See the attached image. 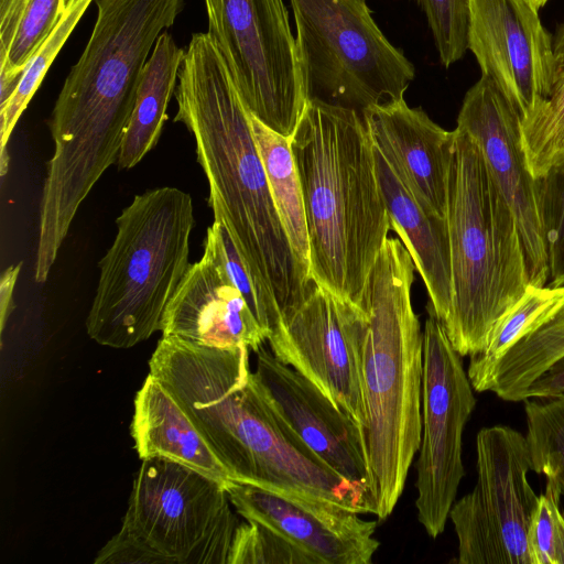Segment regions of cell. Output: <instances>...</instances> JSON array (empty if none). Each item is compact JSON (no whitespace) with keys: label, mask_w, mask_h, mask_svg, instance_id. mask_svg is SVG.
<instances>
[{"label":"cell","mask_w":564,"mask_h":564,"mask_svg":"<svg viewBox=\"0 0 564 564\" xmlns=\"http://www.w3.org/2000/svg\"><path fill=\"white\" fill-rule=\"evenodd\" d=\"M524 412L532 470L554 480L564 495V394L525 399Z\"/></svg>","instance_id":"cell-28"},{"label":"cell","mask_w":564,"mask_h":564,"mask_svg":"<svg viewBox=\"0 0 564 564\" xmlns=\"http://www.w3.org/2000/svg\"><path fill=\"white\" fill-rule=\"evenodd\" d=\"M563 356L564 306L501 358L494 371L490 391L506 401H522L527 388Z\"/></svg>","instance_id":"cell-25"},{"label":"cell","mask_w":564,"mask_h":564,"mask_svg":"<svg viewBox=\"0 0 564 564\" xmlns=\"http://www.w3.org/2000/svg\"><path fill=\"white\" fill-rule=\"evenodd\" d=\"M425 13L441 63L449 67L468 50L469 0H413Z\"/></svg>","instance_id":"cell-33"},{"label":"cell","mask_w":564,"mask_h":564,"mask_svg":"<svg viewBox=\"0 0 564 564\" xmlns=\"http://www.w3.org/2000/svg\"><path fill=\"white\" fill-rule=\"evenodd\" d=\"M373 145V144H372ZM377 174L389 212L391 229L401 238L430 296L441 323L451 308V253L446 218L423 208L373 147Z\"/></svg>","instance_id":"cell-20"},{"label":"cell","mask_w":564,"mask_h":564,"mask_svg":"<svg viewBox=\"0 0 564 564\" xmlns=\"http://www.w3.org/2000/svg\"><path fill=\"white\" fill-rule=\"evenodd\" d=\"M116 225L115 240L98 263L86 329L102 346L129 348L162 329L166 306L189 269L192 197L172 186L148 189L122 209Z\"/></svg>","instance_id":"cell-7"},{"label":"cell","mask_w":564,"mask_h":564,"mask_svg":"<svg viewBox=\"0 0 564 564\" xmlns=\"http://www.w3.org/2000/svg\"><path fill=\"white\" fill-rule=\"evenodd\" d=\"M131 436L141 459L166 458L225 487L232 480L184 409L152 373L135 394Z\"/></svg>","instance_id":"cell-21"},{"label":"cell","mask_w":564,"mask_h":564,"mask_svg":"<svg viewBox=\"0 0 564 564\" xmlns=\"http://www.w3.org/2000/svg\"><path fill=\"white\" fill-rule=\"evenodd\" d=\"M253 139L263 163L271 196L303 280L310 284V240L302 184L290 139L249 112Z\"/></svg>","instance_id":"cell-23"},{"label":"cell","mask_w":564,"mask_h":564,"mask_svg":"<svg viewBox=\"0 0 564 564\" xmlns=\"http://www.w3.org/2000/svg\"><path fill=\"white\" fill-rule=\"evenodd\" d=\"M185 55L163 31L144 66L137 101L117 161L120 170L135 166L156 145L167 120V107Z\"/></svg>","instance_id":"cell-22"},{"label":"cell","mask_w":564,"mask_h":564,"mask_svg":"<svg viewBox=\"0 0 564 564\" xmlns=\"http://www.w3.org/2000/svg\"><path fill=\"white\" fill-rule=\"evenodd\" d=\"M256 354L253 380L274 415L326 466L370 495L368 453L359 423L264 345Z\"/></svg>","instance_id":"cell-16"},{"label":"cell","mask_w":564,"mask_h":564,"mask_svg":"<svg viewBox=\"0 0 564 564\" xmlns=\"http://www.w3.org/2000/svg\"><path fill=\"white\" fill-rule=\"evenodd\" d=\"M249 350L162 337L150 373L184 409L232 480L373 514L368 490L332 470L274 415L253 380Z\"/></svg>","instance_id":"cell-2"},{"label":"cell","mask_w":564,"mask_h":564,"mask_svg":"<svg viewBox=\"0 0 564 564\" xmlns=\"http://www.w3.org/2000/svg\"><path fill=\"white\" fill-rule=\"evenodd\" d=\"M375 148L429 213L446 218L455 131L435 123L403 98L361 111Z\"/></svg>","instance_id":"cell-18"},{"label":"cell","mask_w":564,"mask_h":564,"mask_svg":"<svg viewBox=\"0 0 564 564\" xmlns=\"http://www.w3.org/2000/svg\"><path fill=\"white\" fill-rule=\"evenodd\" d=\"M534 6H536L539 9L543 7L549 0H530Z\"/></svg>","instance_id":"cell-40"},{"label":"cell","mask_w":564,"mask_h":564,"mask_svg":"<svg viewBox=\"0 0 564 564\" xmlns=\"http://www.w3.org/2000/svg\"><path fill=\"white\" fill-rule=\"evenodd\" d=\"M174 96V121L194 138L214 220L225 225L252 273L282 308L311 283L300 274L276 213L249 111L207 32L192 35Z\"/></svg>","instance_id":"cell-3"},{"label":"cell","mask_w":564,"mask_h":564,"mask_svg":"<svg viewBox=\"0 0 564 564\" xmlns=\"http://www.w3.org/2000/svg\"><path fill=\"white\" fill-rule=\"evenodd\" d=\"M415 265L387 238L365 285L359 370L375 516L386 520L404 489L422 431L423 332L412 301Z\"/></svg>","instance_id":"cell-5"},{"label":"cell","mask_w":564,"mask_h":564,"mask_svg":"<svg viewBox=\"0 0 564 564\" xmlns=\"http://www.w3.org/2000/svg\"><path fill=\"white\" fill-rule=\"evenodd\" d=\"M307 101L362 110L403 98L413 64L379 29L366 0H290Z\"/></svg>","instance_id":"cell-8"},{"label":"cell","mask_w":564,"mask_h":564,"mask_svg":"<svg viewBox=\"0 0 564 564\" xmlns=\"http://www.w3.org/2000/svg\"><path fill=\"white\" fill-rule=\"evenodd\" d=\"M162 336L195 345L254 352L268 340L247 301L207 256L189 269L166 306Z\"/></svg>","instance_id":"cell-19"},{"label":"cell","mask_w":564,"mask_h":564,"mask_svg":"<svg viewBox=\"0 0 564 564\" xmlns=\"http://www.w3.org/2000/svg\"><path fill=\"white\" fill-rule=\"evenodd\" d=\"M227 564H316V562L274 530L246 520L236 528Z\"/></svg>","instance_id":"cell-30"},{"label":"cell","mask_w":564,"mask_h":564,"mask_svg":"<svg viewBox=\"0 0 564 564\" xmlns=\"http://www.w3.org/2000/svg\"><path fill=\"white\" fill-rule=\"evenodd\" d=\"M556 74L564 68V22L558 26L553 40Z\"/></svg>","instance_id":"cell-39"},{"label":"cell","mask_w":564,"mask_h":564,"mask_svg":"<svg viewBox=\"0 0 564 564\" xmlns=\"http://www.w3.org/2000/svg\"><path fill=\"white\" fill-rule=\"evenodd\" d=\"M66 0H31L8 53H0V66L25 72L31 58L56 25Z\"/></svg>","instance_id":"cell-34"},{"label":"cell","mask_w":564,"mask_h":564,"mask_svg":"<svg viewBox=\"0 0 564 564\" xmlns=\"http://www.w3.org/2000/svg\"><path fill=\"white\" fill-rule=\"evenodd\" d=\"M93 0H66L65 9L56 25L37 48L24 75L7 105L0 109V174L9 167L7 144L21 115L39 89L53 61L80 21Z\"/></svg>","instance_id":"cell-26"},{"label":"cell","mask_w":564,"mask_h":564,"mask_svg":"<svg viewBox=\"0 0 564 564\" xmlns=\"http://www.w3.org/2000/svg\"><path fill=\"white\" fill-rule=\"evenodd\" d=\"M549 267L547 285H564V163L538 178Z\"/></svg>","instance_id":"cell-31"},{"label":"cell","mask_w":564,"mask_h":564,"mask_svg":"<svg viewBox=\"0 0 564 564\" xmlns=\"http://www.w3.org/2000/svg\"><path fill=\"white\" fill-rule=\"evenodd\" d=\"M423 329L422 431L416 462L417 520L427 535L443 533L465 476L463 432L476 398L462 356L431 305Z\"/></svg>","instance_id":"cell-12"},{"label":"cell","mask_w":564,"mask_h":564,"mask_svg":"<svg viewBox=\"0 0 564 564\" xmlns=\"http://www.w3.org/2000/svg\"><path fill=\"white\" fill-rule=\"evenodd\" d=\"M446 223L452 299L443 324L462 356L479 352L500 316L531 284L523 240L476 143L456 128Z\"/></svg>","instance_id":"cell-6"},{"label":"cell","mask_w":564,"mask_h":564,"mask_svg":"<svg viewBox=\"0 0 564 564\" xmlns=\"http://www.w3.org/2000/svg\"><path fill=\"white\" fill-rule=\"evenodd\" d=\"M561 495L556 482L547 478L528 532L532 564H564V513L560 509Z\"/></svg>","instance_id":"cell-32"},{"label":"cell","mask_w":564,"mask_h":564,"mask_svg":"<svg viewBox=\"0 0 564 564\" xmlns=\"http://www.w3.org/2000/svg\"><path fill=\"white\" fill-rule=\"evenodd\" d=\"M204 253L239 290L269 337L280 313L279 304L252 273L224 224L214 220L207 228Z\"/></svg>","instance_id":"cell-29"},{"label":"cell","mask_w":564,"mask_h":564,"mask_svg":"<svg viewBox=\"0 0 564 564\" xmlns=\"http://www.w3.org/2000/svg\"><path fill=\"white\" fill-rule=\"evenodd\" d=\"M520 121L506 95L481 75L464 97L456 128L478 147L494 184L514 214L531 284L542 286L547 284L549 267L539 188L522 151Z\"/></svg>","instance_id":"cell-14"},{"label":"cell","mask_w":564,"mask_h":564,"mask_svg":"<svg viewBox=\"0 0 564 564\" xmlns=\"http://www.w3.org/2000/svg\"><path fill=\"white\" fill-rule=\"evenodd\" d=\"M208 30L238 94L291 139L307 104L296 40L283 0H204Z\"/></svg>","instance_id":"cell-10"},{"label":"cell","mask_w":564,"mask_h":564,"mask_svg":"<svg viewBox=\"0 0 564 564\" xmlns=\"http://www.w3.org/2000/svg\"><path fill=\"white\" fill-rule=\"evenodd\" d=\"M364 308L311 283L280 308L268 343L272 354L313 382L364 429L359 350Z\"/></svg>","instance_id":"cell-13"},{"label":"cell","mask_w":564,"mask_h":564,"mask_svg":"<svg viewBox=\"0 0 564 564\" xmlns=\"http://www.w3.org/2000/svg\"><path fill=\"white\" fill-rule=\"evenodd\" d=\"M477 478L455 501L451 519L458 564H532L528 532L539 496L528 473L525 435L508 425L482 427L476 437Z\"/></svg>","instance_id":"cell-11"},{"label":"cell","mask_w":564,"mask_h":564,"mask_svg":"<svg viewBox=\"0 0 564 564\" xmlns=\"http://www.w3.org/2000/svg\"><path fill=\"white\" fill-rule=\"evenodd\" d=\"M185 2L95 0L97 19L90 37L48 121L54 151L40 203L43 236L65 239L84 199L117 163L144 66Z\"/></svg>","instance_id":"cell-1"},{"label":"cell","mask_w":564,"mask_h":564,"mask_svg":"<svg viewBox=\"0 0 564 564\" xmlns=\"http://www.w3.org/2000/svg\"><path fill=\"white\" fill-rule=\"evenodd\" d=\"M31 0H0V53H8Z\"/></svg>","instance_id":"cell-37"},{"label":"cell","mask_w":564,"mask_h":564,"mask_svg":"<svg viewBox=\"0 0 564 564\" xmlns=\"http://www.w3.org/2000/svg\"><path fill=\"white\" fill-rule=\"evenodd\" d=\"M290 147L303 191L311 281L360 306L391 229L362 115L308 100Z\"/></svg>","instance_id":"cell-4"},{"label":"cell","mask_w":564,"mask_h":564,"mask_svg":"<svg viewBox=\"0 0 564 564\" xmlns=\"http://www.w3.org/2000/svg\"><path fill=\"white\" fill-rule=\"evenodd\" d=\"M564 394V356L552 364L524 391L522 401Z\"/></svg>","instance_id":"cell-36"},{"label":"cell","mask_w":564,"mask_h":564,"mask_svg":"<svg viewBox=\"0 0 564 564\" xmlns=\"http://www.w3.org/2000/svg\"><path fill=\"white\" fill-rule=\"evenodd\" d=\"M563 306L564 285L530 284L497 321L485 347L469 356L467 375L473 389L490 391L494 371L501 358L518 341L550 322Z\"/></svg>","instance_id":"cell-24"},{"label":"cell","mask_w":564,"mask_h":564,"mask_svg":"<svg viewBox=\"0 0 564 564\" xmlns=\"http://www.w3.org/2000/svg\"><path fill=\"white\" fill-rule=\"evenodd\" d=\"M530 0H469L468 50L521 118L551 94L553 41Z\"/></svg>","instance_id":"cell-15"},{"label":"cell","mask_w":564,"mask_h":564,"mask_svg":"<svg viewBox=\"0 0 564 564\" xmlns=\"http://www.w3.org/2000/svg\"><path fill=\"white\" fill-rule=\"evenodd\" d=\"M21 270V263L10 265L7 268L0 281V324L1 332L4 328L6 321L10 315L12 308V299L15 283Z\"/></svg>","instance_id":"cell-38"},{"label":"cell","mask_w":564,"mask_h":564,"mask_svg":"<svg viewBox=\"0 0 564 564\" xmlns=\"http://www.w3.org/2000/svg\"><path fill=\"white\" fill-rule=\"evenodd\" d=\"M520 139L534 180L564 163V68L557 72L550 96L521 118Z\"/></svg>","instance_id":"cell-27"},{"label":"cell","mask_w":564,"mask_h":564,"mask_svg":"<svg viewBox=\"0 0 564 564\" xmlns=\"http://www.w3.org/2000/svg\"><path fill=\"white\" fill-rule=\"evenodd\" d=\"M226 490L245 520L280 533L316 564H369L379 549L377 522L346 507L236 480Z\"/></svg>","instance_id":"cell-17"},{"label":"cell","mask_w":564,"mask_h":564,"mask_svg":"<svg viewBox=\"0 0 564 564\" xmlns=\"http://www.w3.org/2000/svg\"><path fill=\"white\" fill-rule=\"evenodd\" d=\"M226 487L176 462L142 459L121 529L164 564H227L236 528Z\"/></svg>","instance_id":"cell-9"},{"label":"cell","mask_w":564,"mask_h":564,"mask_svg":"<svg viewBox=\"0 0 564 564\" xmlns=\"http://www.w3.org/2000/svg\"><path fill=\"white\" fill-rule=\"evenodd\" d=\"M96 564L104 563H148L161 564L162 560L133 536L120 529L99 551Z\"/></svg>","instance_id":"cell-35"}]
</instances>
